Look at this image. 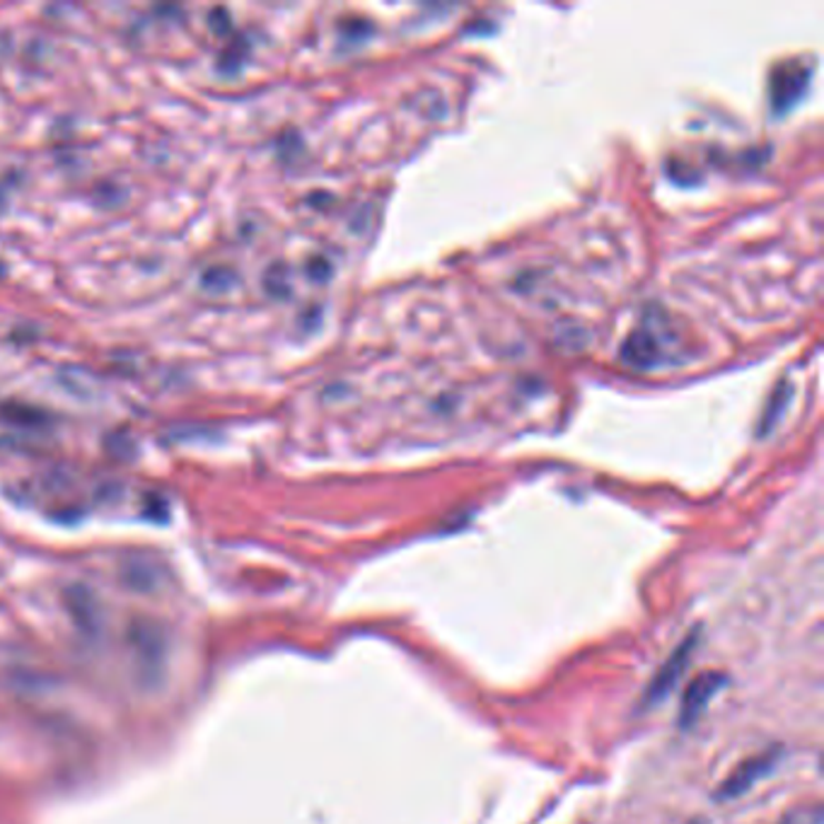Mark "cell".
Here are the masks:
<instances>
[{
    "label": "cell",
    "mask_w": 824,
    "mask_h": 824,
    "mask_svg": "<svg viewBox=\"0 0 824 824\" xmlns=\"http://www.w3.org/2000/svg\"><path fill=\"white\" fill-rule=\"evenodd\" d=\"M781 824H822V807L820 805H813V807L798 810V813H793L791 817H786Z\"/></svg>",
    "instance_id": "cell-9"
},
{
    "label": "cell",
    "mask_w": 824,
    "mask_h": 824,
    "mask_svg": "<svg viewBox=\"0 0 824 824\" xmlns=\"http://www.w3.org/2000/svg\"><path fill=\"white\" fill-rule=\"evenodd\" d=\"M0 411H3V416H6L8 421L18 423V425H41V423L47 421V414H44V411L32 409V406L8 404V406H3Z\"/></svg>",
    "instance_id": "cell-6"
},
{
    "label": "cell",
    "mask_w": 824,
    "mask_h": 824,
    "mask_svg": "<svg viewBox=\"0 0 824 824\" xmlns=\"http://www.w3.org/2000/svg\"><path fill=\"white\" fill-rule=\"evenodd\" d=\"M807 76L810 71L798 61L776 68L772 78V102L776 112H784L801 100L803 90L807 88Z\"/></svg>",
    "instance_id": "cell-4"
},
{
    "label": "cell",
    "mask_w": 824,
    "mask_h": 824,
    "mask_svg": "<svg viewBox=\"0 0 824 824\" xmlns=\"http://www.w3.org/2000/svg\"><path fill=\"white\" fill-rule=\"evenodd\" d=\"M264 288L277 298L288 295V291H291V277H288V267L285 264L269 267V271L264 273Z\"/></svg>",
    "instance_id": "cell-7"
},
{
    "label": "cell",
    "mask_w": 824,
    "mask_h": 824,
    "mask_svg": "<svg viewBox=\"0 0 824 824\" xmlns=\"http://www.w3.org/2000/svg\"><path fill=\"white\" fill-rule=\"evenodd\" d=\"M329 271H332V267H329V262L322 257H312L308 262V273H310V279H314V281L326 279Z\"/></svg>",
    "instance_id": "cell-10"
},
{
    "label": "cell",
    "mask_w": 824,
    "mask_h": 824,
    "mask_svg": "<svg viewBox=\"0 0 824 824\" xmlns=\"http://www.w3.org/2000/svg\"><path fill=\"white\" fill-rule=\"evenodd\" d=\"M232 281H235V277H232V271L230 269H223V267L209 269V271H205V277H203V285L211 288V291H225V288L232 285Z\"/></svg>",
    "instance_id": "cell-8"
},
{
    "label": "cell",
    "mask_w": 824,
    "mask_h": 824,
    "mask_svg": "<svg viewBox=\"0 0 824 824\" xmlns=\"http://www.w3.org/2000/svg\"><path fill=\"white\" fill-rule=\"evenodd\" d=\"M692 824H704V822H702V820H696V822H692Z\"/></svg>",
    "instance_id": "cell-11"
},
{
    "label": "cell",
    "mask_w": 824,
    "mask_h": 824,
    "mask_svg": "<svg viewBox=\"0 0 824 824\" xmlns=\"http://www.w3.org/2000/svg\"><path fill=\"white\" fill-rule=\"evenodd\" d=\"M622 355L631 365L651 368L657 361V341L653 339L651 332H645V329H636V332H631L629 339L624 341Z\"/></svg>",
    "instance_id": "cell-5"
},
{
    "label": "cell",
    "mask_w": 824,
    "mask_h": 824,
    "mask_svg": "<svg viewBox=\"0 0 824 824\" xmlns=\"http://www.w3.org/2000/svg\"><path fill=\"white\" fill-rule=\"evenodd\" d=\"M725 684H727V675L723 670L699 672V675L686 684V690L682 694L680 725L692 727L699 719H702V713L711 706L713 699L723 692Z\"/></svg>",
    "instance_id": "cell-3"
},
{
    "label": "cell",
    "mask_w": 824,
    "mask_h": 824,
    "mask_svg": "<svg viewBox=\"0 0 824 824\" xmlns=\"http://www.w3.org/2000/svg\"><path fill=\"white\" fill-rule=\"evenodd\" d=\"M778 757H781L778 750H766V752L754 754V757H747L745 762H740L731 772V776L723 778V784L716 791V801L719 803L737 801L740 795L750 793L764 776L774 772Z\"/></svg>",
    "instance_id": "cell-2"
},
{
    "label": "cell",
    "mask_w": 824,
    "mask_h": 824,
    "mask_svg": "<svg viewBox=\"0 0 824 824\" xmlns=\"http://www.w3.org/2000/svg\"><path fill=\"white\" fill-rule=\"evenodd\" d=\"M699 639H702V631L692 629L690 634H686L677 643V649L672 651V655L661 665V670L655 672V677L649 682V686H645L643 706H657L663 702V699H667L672 692H675V686L684 677L686 667H690L692 661H694L696 649H699Z\"/></svg>",
    "instance_id": "cell-1"
}]
</instances>
